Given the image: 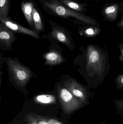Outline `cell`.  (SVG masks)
Returning a JSON list of instances; mask_svg holds the SVG:
<instances>
[{
    "instance_id": "obj_17",
    "label": "cell",
    "mask_w": 123,
    "mask_h": 124,
    "mask_svg": "<svg viewBox=\"0 0 123 124\" xmlns=\"http://www.w3.org/2000/svg\"><path fill=\"white\" fill-rule=\"evenodd\" d=\"M27 124H48V121L44 119H37L34 116H28Z\"/></svg>"
},
{
    "instance_id": "obj_1",
    "label": "cell",
    "mask_w": 123,
    "mask_h": 124,
    "mask_svg": "<svg viewBox=\"0 0 123 124\" xmlns=\"http://www.w3.org/2000/svg\"><path fill=\"white\" fill-rule=\"evenodd\" d=\"M39 3L46 12L51 15L62 18H74L89 25L99 27L95 19L84 14L72 10L63 5L58 0H40Z\"/></svg>"
},
{
    "instance_id": "obj_9",
    "label": "cell",
    "mask_w": 123,
    "mask_h": 124,
    "mask_svg": "<svg viewBox=\"0 0 123 124\" xmlns=\"http://www.w3.org/2000/svg\"><path fill=\"white\" fill-rule=\"evenodd\" d=\"M65 6L78 12L84 13L88 10L87 7L89 4L81 3L76 0H58Z\"/></svg>"
},
{
    "instance_id": "obj_13",
    "label": "cell",
    "mask_w": 123,
    "mask_h": 124,
    "mask_svg": "<svg viewBox=\"0 0 123 124\" xmlns=\"http://www.w3.org/2000/svg\"><path fill=\"white\" fill-rule=\"evenodd\" d=\"M32 16L35 30L39 32L42 31L43 26L42 17L39 11L35 5L32 9Z\"/></svg>"
},
{
    "instance_id": "obj_10",
    "label": "cell",
    "mask_w": 123,
    "mask_h": 124,
    "mask_svg": "<svg viewBox=\"0 0 123 124\" xmlns=\"http://www.w3.org/2000/svg\"><path fill=\"white\" fill-rule=\"evenodd\" d=\"M52 25L51 36L52 38L56 39L67 46H69L71 44V41L66 35L64 30L58 26Z\"/></svg>"
},
{
    "instance_id": "obj_12",
    "label": "cell",
    "mask_w": 123,
    "mask_h": 124,
    "mask_svg": "<svg viewBox=\"0 0 123 124\" xmlns=\"http://www.w3.org/2000/svg\"><path fill=\"white\" fill-rule=\"evenodd\" d=\"M46 64L50 65H56L63 62L64 59L60 54L55 51H51L44 56Z\"/></svg>"
},
{
    "instance_id": "obj_2",
    "label": "cell",
    "mask_w": 123,
    "mask_h": 124,
    "mask_svg": "<svg viewBox=\"0 0 123 124\" xmlns=\"http://www.w3.org/2000/svg\"><path fill=\"white\" fill-rule=\"evenodd\" d=\"M7 65L14 81L20 87L25 86L32 77V72L27 67L22 65L17 60L9 59Z\"/></svg>"
},
{
    "instance_id": "obj_4",
    "label": "cell",
    "mask_w": 123,
    "mask_h": 124,
    "mask_svg": "<svg viewBox=\"0 0 123 124\" xmlns=\"http://www.w3.org/2000/svg\"><path fill=\"white\" fill-rule=\"evenodd\" d=\"M87 66L99 76H102L104 70L103 57L100 52L93 46H90L87 49Z\"/></svg>"
},
{
    "instance_id": "obj_3",
    "label": "cell",
    "mask_w": 123,
    "mask_h": 124,
    "mask_svg": "<svg viewBox=\"0 0 123 124\" xmlns=\"http://www.w3.org/2000/svg\"><path fill=\"white\" fill-rule=\"evenodd\" d=\"M58 93L60 102L66 113H72L86 105L74 96L66 88H59Z\"/></svg>"
},
{
    "instance_id": "obj_8",
    "label": "cell",
    "mask_w": 123,
    "mask_h": 124,
    "mask_svg": "<svg viewBox=\"0 0 123 124\" xmlns=\"http://www.w3.org/2000/svg\"><path fill=\"white\" fill-rule=\"evenodd\" d=\"M14 32L0 22V43L6 48H11L12 44L16 40Z\"/></svg>"
},
{
    "instance_id": "obj_11",
    "label": "cell",
    "mask_w": 123,
    "mask_h": 124,
    "mask_svg": "<svg viewBox=\"0 0 123 124\" xmlns=\"http://www.w3.org/2000/svg\"><path fill=\"white\" fill-rule=\"evenodd\" d=\"M34 6L33 2L30 1L22 2V9L24 15L29 24L32 27L34 26L32 16V9Z\"/></svg>"
},
{
    "instance_id": "obj_21",
    "label": "cell",
    "mask_w": 123,
    "mask_h": 124,
    "mask_svg": "<svg viewBox=\"0 0 123 124\" xmlns=\"http://www.w3.org/2000/svg\"><path fill=\"white\" fill-rule=\"evenodd\" d=\"M117 27L119 28L120 30H123V16L122 17L121 20L118 22L117 24Z\"/></svg>"
},
{
    "instance_id": "obj_19",
    "label": "cell",
    "mask_w": 123,
    "mask_h": 124,
    "mask_svg": "<svg viewBox=\"0 0 123 124\" xmlns=\"http://www.w3.org/2000/svg\"><path fill=\"white\" fill-rule=\"evenodd\" d=\"M115 81L117 85V88L123 90V74L118 75L116 77Z\"/></svg>"
},
{
    "instance_id": "obj_24",
    "label": "cell",
    "mask_w": 123,
    "mask_h": 124,
    "mask_svg": "<svg viewBox=\"0 0 123 124\" xmlns=\"http://www.w3.org/2000/svg\"><path fill=\"white\" fill-rule=\"evenodd\" d=\"M84 0L95 1H99L100 0Z\"/></svg>"
},
{
    "instance_id": "obj_14",
    "label": "cell",
    "mask_w": 123,
    "mask_h": 124,
    "mask_svg": "<svg viewBox=\"0 0 123 124\" xmlns=\"http://www.w3.org/2000/svg\"><path fill=\"white\" fill-rule=\"evenodd\" d=\"M35 101L41 104H54L56 102V98L54 95L50 94H41L35 97Z\"/></svg>"
},
{
    "instance_id": "obj_16",
    "label": "cell",
    "mask_w": 123,
    "mask_h": 124,
    "mask_svg": "<svg viewBox=\"0 0 123 124\" xmlns=\"http://www.w3.org/2000/svg\"><path fill=\"white\" fill-rule=\"evenodd\" d=\"M101 30L97 26L91 25L88 27L84 30V33L85 35L89 37H92L99 34L101 32Z\"/></svg>"
},
{
    "instance_id": "obj_18",
    "label": "cell",
    "mask_w": 123,
    "mask_h": 124,
    "mask_svg": "<svg viewBox=\"0 0 123 124\" xmlns=\"http://www.w3.org/2000/svg\"><path fill=\"white\" fill-rule=\"evenodd\" d=\"M114 105L116 108L117 113L123 119V99L115 101Z\"/></svg>"
},
{
    "instance_id": "obj_23",
    "label": "cell",
    "mask_w": 123,
    "mask_h": 124,
    "mask_svg": "<svg viewBox=\"0 0 123 124\" xmlns=\"http://www.w3.org/2000/svg\"><path fill=\"white\" fill-rule=\"evenodd\" d=\"M119 58H120L121 62L123 63V49L122 51V54H121V55L120 56Z\"/></svg>"
},
{
    "instance_id": "obj_25",
    "label": "cell",
    "mask_w": 123,
    "mask_h": 124,
    "mask_svg": "<svg viewBox=\"0 0 123 124\" xmlns=\"http://www.w3.org/2000/svg\"><path fill=\"white\" fill-rule=\"evenodd\" d=\"M99 124H105V122H101V123Z\"/></svg>"
},
{
    "instance_id": "obj_20",
    "label": "cell",
    "mask_w": 123,
    "mask_h": 124,
    "mask_svg": "<svg viewBox=\"0 0 123 124\" xmlns=\"http://www.w3.org/2000/svg\"><path fill=\"white\" fill-rule=\"evenodd\" d=\"M48 124H63L61 122L57 121L56 119H49L48 121Z\"/></svg>"
},
{
    "instance_id": "obj_22",
    "label": "cell",
    "mask_w": 123,
    "mask_h": 124,
    "mask_svg": "<svg viewBox=\"0 0 123 124\" xmlns=\"http://www.w3.org/2000/svg\"><path fill=\"white\" fill-rule=\"evenodd\" d=\"M120 11L121 13L122 17L123 16V1L120 3Z\"/></svg>"
},
{
    "instance_id": "obj_5",
    "label": "cell",
    "mask_w": 123,
    "mask_h": 124,
    "mask_svg": "<svg viewBox=\"0 0 123 124\" xmlns=\"http://www.w3.org/2000/svg\"><path fill=\"white\" fill-rule=\"evenodd\" d=\"M64 86L79 100L86 105L88 104V96L86 91L77 82L74 80L66 81Z\"/></svg>"
},
{
    "instance_id": "obj_7",
    "label": "cell",
    "mask_w": 123,
    "mask_h": 124,
    "mask_svg": "<svg viewBox=\"0 0 123 124\" xmlns=\"http://www.w3.org/2000/svg\"><path fill=\"white\" fill-rule=\"evenodd\" d=\"M120 4L119 3L105 2L101 12L104 19L111 22L116 21L120 11Z\"/></svg>"
},
{
    "instance_id": "obj_6",
    "label": "cell",
    "mask_w": 123,
    "mask_h": 124,
    "mask_svg": "<svg viewBox=\"0 0 123 124\" xmlns=\"http://www.w3.org/2000/svg\"><path fill=\"white\" fill-rule=\"evenodd\" d=\"M0 22L14 32L31 36L35 38H39V34L36 31L31 30L21 26L11 19L9 17L0 16Z\"/></svg>"
},
{
    "instance_id": "obj_15",
    "label": "cell",
    "mask_w": 123,
    "mask_h": 124,
    "mask_svg": "<svg viewBox=\"0 0 123 124\" xmlns=\"http://www.w3.org/2000/svg\"><path fill=\"white\" fill-rule=\"evenodd\" d=\"M10 0H0V16L8 17Z\"/></svg>"
}]
</instances>
